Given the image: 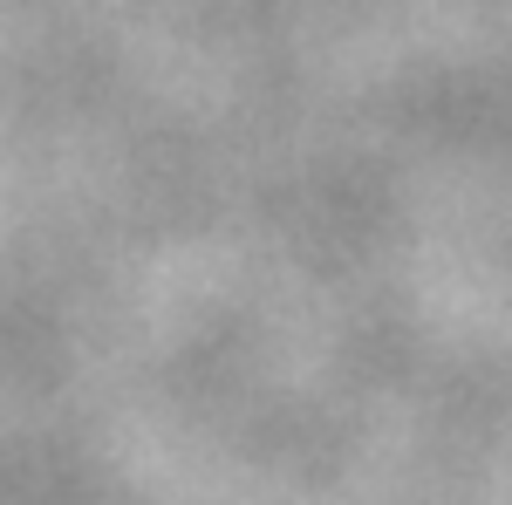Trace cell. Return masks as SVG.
Instances as JSON below:
<instances>
[]
</instances>
